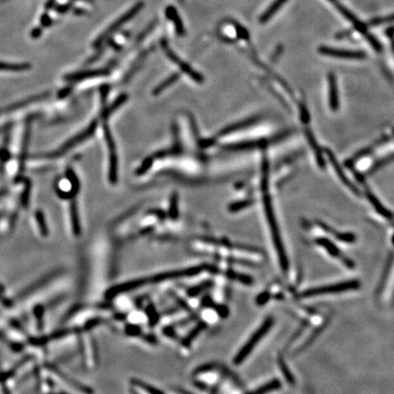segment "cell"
I'll list each match as a JSON object with an SVG mask.
<instances>
[{"mask_svg":"<svg viewBox=\"0 0 394 394\" xmlns=\"http://www.w3.org/2000/svg\"><path fill=\"white\" fill-rule=\"evenodd\" d=\"M253 200H244V201H239L236 202L234 204H231L229 205V210L232 213H235L238 212L240 210L244 209L245 207H248L250 205L253 204Z\"/></svg>","mask_w":394,"mask_h":394,"instance_id":"7402d4cb","label":"cell"},{"mask_svg":"<svg viewBox=\"0 0 394 394\" xmlns=\"http://www.w3.org/2000/svg\"><path fill=\"white\" fill-rule=\"evenodd\" d=\"M259 119L257 117H254V118H250V119H246V120H242V121H239V122H236L235 124L230 125V126H227L226 128L221 130L219 135L220 136H224V135H230L232 133L242 130V129H244V128L248 127V126L254 124Z\"/></svg>","mask_w":394,"mask_h":394,"instance_id":"5bb4252c","label":"cell"},{"mask_svg":"<svg viewBox=\"0 0 394 394\" xmlns=\"http://www.w3.org/2000/svg\"><path fill=\"white\" fill-rule=\"evenodd\" d=\"M367 197H368L369 202L374 206L375 209L379 213V215H382L383 217L387 218V219H391L392 218V216H393L392 214L389 212V210L386 209L384 206L380 204L379 200L377 199L371 193L367 192Z\"/></svg>","mask_w":394,"mask_h":394,"instance_id":"2e32d148","label":"cell"},{"mask_svg":"<svg viewBox=\"0 0 394 394\" xmlns=\"http://www.w3.org/2000/svg\"><path fill=\"white\" fill-rule=\"evenodd\" d=\"M319 52L322 55L340 58V59H348V60H362L366 57L364 52L360 50L357 51V50H340V49H335L326 46L320 47Z\"/></svg>","mask_w":394,"mask_h":394,"instance_id":"52a82bcc","label":"cell"},{"mask_svg":"<svg viewBox=\"0 0 394 394\" xmlns=\"http://www.w3.org/2000/svg\"><path fill=\"white\" fill-rule=\"evenodd\" d=\"M287 1L288 0H275L274 2L272 3V5L270 6V8L263 13V15L260 17V23L268 22Z\"/></svg>","mask_w":394,"mask_h":394,"instance_id":"9a60e30c","label":"cell"},{"mask_svg":"<svg viewBox=\"0 0 394 394\" xmlns=\"http://www.w3.org/2000/svg\"><path fill=\"white\" fill-rule=\"evenodd\" d=\"M98 125V121L97 120H93L90 126L88 128H86L82 133H80L79 135H76L73 138H71L70 140L68 141L64 145L60 147L59 150L55 151L54 153H52V155H50L49 156L51 158H57L60 157L61 155H65L67 152H69L70 149L74 148L76 145H79L80 143L84 142L87 140L88 138H90V136L94 134L95 130L97 128Z\"/></svg>","mask_w":394,"mask_h":394,"instance_id":"5b68a950","label":"cell"},{"mask_svg":"<svg viewBox=\"0 0 394 394\" xmlns=\"http://www.w3.org/2000/svg\"><path fill=\"white\" fill-rule=\"evenodd\" d=\"M170 204L169 215L172 217H176L178 215V196L176 193L172 196Z\"/></svg>","mask_w":394,"mask_h":394,"instance_id":"603a6c76","label":"cell"},{"mask_svg":"<svg viewBox=\"0 0 394 394\" xmlns=\"http://www.w3.org/2000/svg\"><path fill=\"white\" fill-rule=\"evenodd\" d=\"M267 145H268V141L266 140L248 141V142H241L237 144L225 145L224 148L225 150L237 152V151L252 150L255 148H262Z\"/></svg>","mask_w":394,"mask_h":394,"instance_id":"8fae6325","label":"cell"},{"mask_svg":"<svg viewBox=\"0 0 394 394\" xmlns=\"http://www.w3.org/2000/svg\"><path fill=\"white\" fill-rule=\"evenodd\" d=\"M359 288V282L357 280H349L340 282L337 284L329 285V286H324V287H319V288H313L310 290H304L300 297L301 298H310L314 296H319V295L336 294L340 293L343 291L348 290H357Z\"/></svg>","mask_w":394,"mask_h":394,"instance_id":"3957f363","label":"cell"},{"mask_svg":"<svg viewBox=\"0 0 394 394\" xmlns=\"http://www.w3.org/2000/svg\"><path fill=\"white\" fill-rule=\"evenodd\" d=\"M329 106L330 109L336 111L339 109V94H338V86L337 80L334 74L330 73L329 75Z\"/></svg>","mask_w":394,"mask_h":394,"instance_id":"7c38bea8","label":"cell"},{"mask_svg":"<svg viewBox=\"0 0 394 394\" xmlns=\"http://www.w3.org/2000/svg\"><path fill=\"white\" fill-rule=\"evenodd\" d=\"M140 9L141 6H137V7H135V9L130 10V11L127 12L124 16H122L121 18H120L118 21H116L115 23H113L112 25L110 26L108 30L105 31L104 33H102V34L98 38V40H96L94 42V47H100V46L102 44V42H103L108 37H110V35H111L112 33H114L115 31L118 30L120 27L123 25L126 21H128L130 19H132V18L138 12V10H140Z\"/></svg>","mask_w":394,"mask_h":394,"instance_id":"ba28073f","label":"cell"},{"mask_svg":"<svg viewBox=\"0 0 394 394\" xmlns=\"http://www.w3.org/2000/svg\"><path fill=\"white\" fill-rule=\"evenodd\" d=\"M108 70H86L83 72H78L75 74H70L66 77V80L69 81H80V80H86L89 78H94V77H100V76L108 75Z\"/></svg>","mask_w":394,"mask_h":394,"instance_id":"4fadbf2b","label":"cell"},{"mask_svg":"<svg viewBox=\"0 0 394 394\" xmlns=\"http://www.w3.org/2000/svg\"><path fill=\"white\" fill-rule=\"evenodd\" d=\"M162 47L165 50V54L167 55L170 60H172L173 62L176 63L179 67L180 70L184 71L186 75L191 77L193 80H195V82L202 83L204 81L203 76L200 75L198 72H196L194 69H192L187 63H185L184 60H180L179 57L176 55L175 52L170 49L169 46L165 42V40L162 42Z\"/></svg>","mask_w":394,"mask_h":394,"instance_id":"8992f818","label":"cell"},{"mask_svg":"<svg viewBox=\"0 0 394 394\" xmlns=\"http://www.w3.org/2000/svg\"><path fill=\"white\" fill-rule=\"evenodd\" d=\"M306 135H307V138H308V140H309L310 145H311L312 149L314 150L315 154H316V159H317L318 164H319L320 167L323 168L325 166L324 159H323V157H322L321 150H320L319 145L317 144V142L315 140L314 135H312V133H311V130H306Z\"/></svg>","mask_w":394,"mask_h":394,"instance_id":"e0dca14e","label":"cell"},{"mask_svg":"<svg viewBox=\"0 0 394 394\" xmlns=\"http://www.w3.org/2000/svg\"><path fill=\"white\" fill-rule=\"evenodd\" d=\"M178 79H179V74H177V73L170 76L169 78H167L165 81H163L161 84L158 85V86L155 88V90H154V94H159L160 92H162V91L165 90L166 88H168L170 85L173 84V83L175 82Z\"/></svg>","mask_w":394,"mask_h":394,"instance_id":"44dd1931","label":"cell"},{"mask_svg":"<svg viewBox=\"0 0 394 394\" xmlns=\"http://www.w3.org/2000/svg\"><path fill=\"white\" fill-rule=\"evenodd\" d=\"M392 240H393V241H392V242H393V244H394V235H393V238H392Z\"/></svg>","mask_w":394,"mask_h":394,"instance_id":"f546056e","label":"cell"},{"mask_svg":"<svg viewBox=\"0 0 394 394\" xmlns=\"http://www.w3.org/2000/svg\"><path fill=\"white\" fill-rule=\"evenodd\" d=\"M104 137L107 147L109 150V159H110V165H109V180L111 184H116L118 180V156H117V151L115 147V143L112 135L110 134V128L104 125Z\"/></svg>","mask_w":394,"mask_h":394,"instance_id":"277c9868","label":"cell"},{"mask_svg":"<svg viewBox=\"0 0 394 394\" xmlns=\"http://www.w3.org/2000/svg\"><path fill=\"white\" fill-rule=\"evenodd\" d=\"M127 100V95H120V96L118 97V99L115 100L114 102L110 105L109 108H107V109L103 111L102 117H103L104 119H107L115 110H117V109L120 107V105L122 104V103H124L125 100Z\"/></svg>","mask_w":394,"mask_h":394,"instance_id":"d6986e66","label":"cell"},{"mask_svg":"<svg viewBox=\"0 0 394 394\" xmlns=\"http://www.w3.org/2000/svg\"><path fill=\"white\" fill-rule=\"evenodd\" d=\"M281 368H282V371H283V373H284L285 377L288 379V380L290 381V383L294 382V378H293V376L290 374V371L286 368V366H284V364H281Z\"/></svg>","mask_w":394,"mask_h":394,"instance_id":"484cf974","label":"cell"},{"mask_svg":"<svg viewBox=\"0 0 394 394\" xmlns=\"http://www.w3.org/2000/svg\"><path fill=\"white\" fill-rule=\"evenodd\" d=\"M270 298L269 293H263V294L260 295L259 297L257 298V303L259 305L265 304L268 300H270Z\"/></svg>","mask_w":394,"mask_h":394,"instance_id":"4316f807","label":"cell"},{"mask_svg":"<svg viewBox=\"0 0 394 394\" xmlns=\"http://www.w3.org/2000/svg\"><path fill=\"white\" fill-rule=\"evenodd\" d=\"M273 323H274L273 318H269L265 320L264 323L260 326L258 329L254 332V334L252 335L249 340L244 345V347L240 349L239 352L235 355V359H234L235 364H240L244 361V359H246V357L252 352L254 347L257 345L261 339L264 338L265 335L270 331V329L273 326Z\"/></svg>","mask_w":394,"mask_h":394,"instance_id":"7a4b0ae2","label":"cell"},{"mask_svg":"<svg viewBox=\"0 0 394 394\" xmlns=\"http://www.w3.org/2000/svg\"><path fill=\"white\" fill-rule=\"evenodd\" d=\"M301 117H302V120H304L305 122L309 120V115H308L307 110L305 109L304 107H303L302 110H301Z\"/></svg>","mask_w":394,"mask_h":394,"instance_id":"f1b7e54d","label":"cell"},{"mask_svg":"<svg viewBox=\"0 0 394 394\" xmlns=\"http://www.w3.org/2000/svg\"><path fill=\"white\" fill-rule=\"evenodd\" d=\"M324 151L325 153L327 154V156L329 157L330 164L333 166V168H334L335 171H336V173L338 174L339 179L341 180V181L344 183V185H346V186H348L349 189L351 190L356 195H359V190H357L356 186H355L354 185H352V184L349 182V180L347 178V176L345 175L343 170L341 169V167H340V165H339V163H338V161L336 159L335 155H333V153H332L331 151L329 150V149H324Z\"/></svg>","mask_w":394,"mask_h":394,"instance_id":"30bf717a","label":"cell"},{"mask_svg":"<svg viewBox=\"0 0 394 394\" xmlns=\"http://www.w3.org/2000/svg\"><path fill=\"white\" fill-rule=\"evenodd\" d=\"M316 243L320 245V246H322L330 255L337 257V258L342 259L343 263L347 265L349 268L353 266L350 260L343 257V255L340 253L338 246L334 243H332L330 240L328 239V238H325V237H320V238H318V239L316 240Z\"/></svg>","mask_w":394,"mask_h":394,"instance_id":"9c48e42d","label":"cell"},{"mask_svg":"<svg viewBox=\"0 0 394 394\" xmlns=\"http://www.w3.org/2000/svg\"><path fill=\"white\" fill-rule=\"evenodd\" d=\"M264 190V207L265 212H266V216L268 222L270 224V230L272 233V238L274 241L275 247L277 249V252L279 254V259H280V266L282 268V270L286 271L289 269V260L287 257V254L285 252L284 246H283V243L281 240V236H280V230L278 227V223L277 220L275 217L274 211H273V207H272V204H271V199L270 196L268 194V189Z\"/></svg>","mask_w":394,"mask_h":394,"instance_id":"6da1fadb","label":"cell"},{"mask_svg":"<svg viewBox=\"0 0 394 394\" xmlns=\"http://www.w3.org/2000/svg\"><path fill=\"white\" fill-rule=\"evenodd\" d=\"M70 217H71V223L73 225L72 227H73L76 235H80V222H79V215H78V212H77L75 201H72L71 205H70Z\"/></svg>","mask_w":394,"mask_h":394,"instance_id":"ac0fdd59","label":"cell"},{"mask_svg":"<svg viewBox=\"0 0 394 394\" xmlns=\"http://www.w3.org/2000/svg\"><path fill=\"white\" fill-rule=\"evenodd\" d=\"M214 142H215V141L212 140V139H208V140H205V141H201V143H200V145H201V146H203V147H207V146H210V145H213V144H214Z\"/></svg>","mask_w":394,"mask_h":394,"instance_id":"83f0119b","label":"cell"},{"mask_svg":"<svg viewBox=\"0 0 394 394\" xmlns=\"http://www.w3.org/2000/svg\"><path fill=\"white\" fill-rule=\"evenodd\" d=\"M337 238L341 241V242H345V243H353L356 240V236L353 234L350 233H344V234H338L336 235Z\"/></svg>","mask_w":394,"mask_h":394,"instance_id":"d4e9b609","label":"cell"},{"mask_svg":"<svg viewBox=\"0 0 394 394\" xmlns=\"http://www.w3.org/2000/svg\"><path fill=\"white\" fill-rule=\"evenodd\" d=\"M281 387V383H280L279 379H273L270 382H268L267 384L261 386L258 389H254V392L256 393H266V392H270V391H273L275 389H280Z\"/></svg>","mask_w":394,"mask_h":394,"instance_id":"ffe728a7","label":"cell"},{"mask_svg":"<svg viewBox=\"0 0 394 394\" xmlns=\"http://www.w3.org/2000/svg\"><path fill=\"white\" fill-rule=\"evenodd\" d=\"M154 162V156L153 157H148L147 159H145L143 164L141 165L140 167L136 171V175H143L145 174L148 170L150 169L151 166L153 165Z\"/></svg>","mask_w":394,"mask_h":394,"instance_id":"cb8c5ba5","label":"cell"}]
</instances>
